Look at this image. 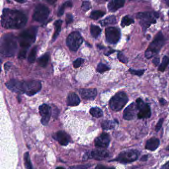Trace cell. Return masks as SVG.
<instances>
[{
  "mask_svg": "<svg viewBox=\"0 0 169 169\" xmlns=\"http://www.w3.org/2000/svg\"><path fill=\"white\" fill-rule=\"evenodd\" d=\"M79 92L81 97L84 99L94 100L97 95V90L95 88L81 89Z\"/></svg>",
  "mask_w": 169,
  "mask_h": 169,
  "instance_id": "19",
  "label": "cell"
},
{
  "mask_svg": "<svg viewBox=\"0 0 169 169\" xmlns=\"http://www.w3.org/2000/svg\"><path fill=\"white\" fill-rule=\"evenodd\" d=\"M160 140L156 137H152L146 141V149L150 151H154L158 148L159 146Z\"/></svg>",
  "mask_w": 169,
  "mask_h": 169,
  "instance_id": "22",
  "label": "cell"
},
{
  "mask_svg": "<svg viewBox=\"0 0 169 169\" xmlns=\"http://www.w3.org/2000/svg\"><path fill=\"white\" fill-rule=\"evenodd\" d=\"M163 118H161V119H160L158 123L157 124L156 126V128H155V130H156V131L158 132V131L160 130V129H161V127H162V124H163Z\"/></svg>",
  "mask_w": 169,
  "mask_h": 169,
  "instance_id": "41",
  "label": "cell"
},
{
  "mask_svg": "<svg viewBox=\"0 0 169 169\" xmlns=\"http://www.w3.org/2000/svg\"><path fill=\"white\" fill-rule=\"evenodd\" d=\"M17 49V39L12 34L4 35L1 42V52L5 57L14 56Z\"/></svg>",
  "mask_w": 169,
  "mask_h": 169,
  "instance_id": "2",
  "label": "cell"
},
{
  "mask_svg": "<svg viewBox=\"0 0 169 169\" xmlns=\"http://www.w3.org/2000/svg\"><path fill=\"white\" fill-rule=\"evenodd\" d=\"M17 3H25L27 1H17Z\"/></svg>",
  "mask_w": 169,
  "mask_h": 169,
  "instance_id": "50",
  "label": "cell"
},
{
  "mask_svg": "<svg viewBox=\"0 0 169 169\" xmlns=\"http://www.w3.org/2000/svg\"><path fill=\"white\" fill-rule=\"evenodd\" d=\"M67 102L69 106H77L80 104V100L77 94L71 92L67 96Z\"/></svg>",
  "mask_w": 169,
  "mask_h": 169,
  "instance_id": "21",
  "label": "cell"
},
{
  "mask_svg": "<svg viewBox=\"0 0 169 169\" xmlns=\"http://www.w3.org/2000/svg\"><path fill=\"white\" fill-rule=\"evenodd\" d=\"M160 169H169V161L163 165Z\"/></svg>",
  "mask_w": 169,
  "mask_h": 169,
  "instance_id": "45",
  "label": "cell"
},
{
  "mask_svg": "<svg viewBox=\"0 0 169 169\" xmlns=\"http://www.w3.org/2000/svg\"><path fill=\"white\" fill-rule=\"evenodd\" d=\"M147 159V156H146H146H143L141 159L142 161H146Z\"/></svg>",
  "mask_w": 169,
  "mask_h": 169,
  "instance_id": "49",
  "label": "cell"
},
{
  "mask_svg": "<svg viewBox=\"0 0 169 169\" xmlns=\"http://www.w3.org/2000/svg\"><path fill=\"white\" fill-rule=\"evenodd\" d=\"M165 2H166V4H167V5L169 6V1H165Z\"/></svg>",
  "mask_w": 169,
  "mask_h": 169,
  "instance_id": "52",
  "label": "cell"
},
{
  "mask_svg": "<svg viewBox=\"0 0 169 169\" xmlns=\"http://www.w3.org/2000/svg\"><path fill=\"white\" fill-rule=\"evenodd\" d=\"M49 54L47 53L39 58L38 60V64L39 66L41 67H46L49 62Z\"/></svg>",
  "mask_w": 169,
  "mask_h": 169,
  "instance_id": "26",
  "label": "cell"
},
{
  "mask_svg": "<svg viewBox=\"0 0 169 169\" xmlns=\"http://www.w3.org/2000/svg\"><path fill=\"white\" fill-rule=\"evenodd\" d=\"M56 169H65L64 168H63V167H57Z\"/></svg>",
  "mask_w": 169,
  "mask_h": 169,
  "instance_id": "51",
  "label": "cell"
},
{
  "mask_svg": "<svg viewBox=\"0 0 169 169\" xmlns=\"http://www.w3.org/2000/svg\"><path fill=\"white\" fill-rule=\"evenodd\" d=\"M139 154V152L137 150H128L120 152L112 161L119 162L122 164L130 163L137 160Z\"/></svg>",
  "mask_w": 169,
  "mask_h": 169,
  "instance_id": "7",
  "label": "cell"
},
{
  "mask_svg": "<svg viewBox=\"0 0 169 169\" xmlns=\"http://www.w3.org/2000/svg\"><path fill=\"white\" fill-rule=\"evenodd\" d=\"M167 150H169V147H168L167 148Z\"/></svg>",
  "mask_w": 169,
  "mask_h": 169,
  "instance_id": "53",
  "label": "cell"
},
{
  "mask_svg": "<svg viewBox=\"0 0 169 169\" xmlns=\"http://www.w3.org/2000/svg\"><path fill=\"white\" fill-rule=\"evenodd\" d=\"M160 103L162 104V105H165V104L167 102L164 99H160Z\"/></svg>",
  "mask_w": 169,
  "mask_h": 169,
  "instance_id": "47",
  "label": "cell"
},
{
  "mask_svg": "<svg viewBox=\"0 0 169 169\" xmlns=\"http://www.w3.org/2000/svg\"><path fill=\"white\" fill-rule=\"evenodd\" d=\"M73 6V4L71 2H66L65 3H63V5L59 8L58 15V17H61L64 14V10L67 8H70Z\"/></svg>",
  "mask_w": 169,
  "mask_h": 169,
  "instance_id": "27",
  "label": "cell"
},
{
  "mask_svg": "<svg viewBox=\"0 0 169 169\" xmlns=\"http://www.w3.org/2000/svg\"><path fill=\"white\" fill-rule=\"evenodd\" d=\"M116 122L114 120H104L101 124L102 129L105 130H112L115 127Z\"/></svg>",
  "mask_w": 169,
  "mask_h": 169,
  "instance_id": "25",
  "label": "cell"
},
{
  "mask_svg": "<svg viewBox=\"0 0 169 169\" xmlns=\"http://www.w3.org/2000/svg\"><path fill=\"white\" fill-rule=\"evenodd\" d=\"M24 160L25 166L27 169H33L32 168V164L30 159V154L27 152L25 153V154L24 155Z\"/></svg>",
  "mask_w": 169,
  "mask_h": 169,
  "instance_id": "34",
  "label": "cell"
},
{
  "mask_svg": "<svg viewBox=\"0 0 169 169\" xmlns=\"http://www.w3.org/2000/svg\"><path fill=\"white\" fill-rule=\"evenodd\" d=\"M66 23L67 24H69L71 23L73 21V17L72 14H68L66 15Z\"/></svg>",
  "mask_w": 169,
  "mask_h": 169,
  "instance_id": "42",
  "label": "cell"
},
{
  "mask_svg": "<svg viewBox=\"0 0 169 169\" xmlns=\"http://www.w3.org/2000/svg\"><path fill=\"white\" fill-rule=\"evenodd\" d=\"M106 41L109 43L116 44L119 42L120 37V30L116 27H109L105 30Z\"/></svg>",
  "mask_w": 169,
  "mask_h": 169,
  "instance_id": "11",
  "label": "cell"
},
{
  "mask_svg": "<svg viewBox=\"0 0 169 169\" xmlns=\"http://www.w3.org/2000/svg\"><path fill=\"white\" fill-rule=\"evenodd\" d=\"M117 22V21L115 15H110L105 18L104 20L100 21L99 23L102 27H105L111 24H115Z\"/></svg>",
  "mask_w": 169,
  "mask_h": 169,
  "instance_id": "23",
  "label": "cell"
},
{
  "mask_svg": "<svg viewBox=\"0 0 169 169\" xmlns=\"http://www.w3.org/2000/svg\"><path fill=\"white\" fill-rule=\"evenodd\" d=\"M53 138L61 146H66L69 144L70 137L69 135L64 131H59L53 136Z\"/></svg>",
  "mask_w": 169,
  "mask_h": 169,
  "instance_id": "18",
  "label": "cell"
},
{
  "mask_svg": "<svg viewBox=\"0 0 169 169\" xmlns=\"http://www.w3.org/2000/svg\"><path fill=\"white\" fill-rule=\"evenodd\" d=\"M159 17V14L156 12H139L136 14V18L139 20L142 30L146 32L151 24L156 23V20Z\"/></svg>",
  "mask_w": 169,
  "mask_h": 169,
  "instance_id": "5",
  "label": "cell"
},
{
  "mask_svg": "<svg viewBox=\"0 0 169 169\" xmlns=\"http://www.w3.org/2000/svg\"><path fill=\"white\" fill-rule=\"evenodd\" d=\"M136 105L135 103H131L130 105L126 108L123 113V118L126 120H132L137 115Z\"/></svg>",
  "mask_w": 169,
  "mask_h": 169,
  "instance_id": "15",
  "label": "cell"
},
{
  "mask_svg": "<svg viewBox=\"0 0 169 169\" xmlns=\"http://www.w3.org/2000/svg\"><path fill=\"white\" fill-rule=\"evenodd\" d=\"M110 142V137L106 133H102L95 140V146L100 148H106Z\"/></svg>",
  "mask_w": 169,
  "mask_h": 169,
  "instance_id": "17",
  "label": "cell"
},
{
  "mask_svg": "<svg viewBox=\"0 0 169 169\" xmlns=\"http://www.w3.org/2000/svg\"><path fill=\"white\" fill-rule=\"evenodd\" d=\"M27 18L23 13L17 10L5 8L1 16V24L7 29L18 30L27 23Z\"/></svg>",
  "mask_w": 169,
  "mask_h": 169,
  "instance_id": "1",
  "label": "cell"
},
{
  "mask_svg": "<svg viewBox=\"0 0 169 169\" xmlns=\"http://www.w3.org/2000/svg\"><path fill=\"white\" fill-rule=\"evenodd\" d=\"M37 47V46H34L31 50L28 57V61L30 63H33L35 61L36 57Z\"/></svg>",
  "mask_w": 169,
  "mask_h": 169,
  "instance_id": "33",
  "label": "cell"
},
{
  "mask_svg": "<svg viewBox=\"0 0 169 169\" xmlns=\"http://www.w3.org/2000/svg\"><path fill=\"white\" fill-rule=\"evenodd\" d=\"M117 59H119L120 61H121L122 63L126 64L127 62V59L124 55L122 53H119L117 54Z\"/></svg>",
  "mask_w": 169,
  "mask_h": 169,
  "instance_id": "40",
  "label": "cell"
},
{
  "mask_svg": "<svg viewBox=\"0 0 169 169\" xmlns=\"http://www.w3.org/2000/svg\"><path fill=\"white\" fill-rule=\"evenodd\" d=\"M136 103L138 111L137 115L138 119H147L151 117V109L148 104L144 103L141 98H138Z\"/></svg>",
  "mask_w": 169,
  "mask_h": 169,
  "instance_id": "10",
  "label": "cell"
},
{
  "mask_svg": "<svg viewBox=\"0 0 169 169\" xmlns=\"http://www.w3.org/2000/svg\"><path fill=\"white\" fill-rule=\"evenodd\" d=\"M152 63L155 66H158L159 64L160 63V58L159 57L154 58L153 60H152Z\"/></svg>",
  "mask_w": 169,
  "mask_h": 169,
  "instance_id": "44",
  "label": "cell"
},
{
  "mask_svg": "<svg viewBox=\"0 0 169 169\" xmlns=\"http://www.w3.org/2000/svg\"><path fill=\"white\" fill-rule=\"evenodd\" d=\"M110 70V68L107 65L102 63H100L97 67V71L98 73H103Z\"/></svg>",
  "mask_w": 169,
  "mask_h": 169,
  "instance_id": "35",
  "label": "cell"
},
{
  "mask_svg": "<svg viewBox=\"0 0 169 169\" xmlns=\"http://www.w3.org/2000/svg\"><path fill=\"white\" fill-rule=\"evenodd\" d=\"M41 87V83L38 80L24 82L23 93L28 96H33L38 93L40 90Z\"/></svg>",
  "mask_w": 169,
  "mask_h": 169,
  "instance_id": "12",
  "label": "cell"
},
{
  "mask_svg": "<svg viewBox=\"0 0 169 169\" xmlns=\"http://www.w3.org/2000/svg\"><path fill=\"white\" fill-rule=\"evenodd\" d=\"M83 38L80 32L74 31L70 34L67 39V44L69 49L77 51L83 43Z\"/></svg>",
  "mask_w": 169,
  "mask_h": 169,
  "instance_id": "8",
  "label": "cell"
},
{
  "mask_svg": "<svg viewBox=\"0 0 169 169\" xmlns=\"http://www.w3.org/2000/svg\"><path fill=\"white\" fill-rule=\"evenodd\" d=\"M62 23H63V21L61 20H58L55 22L54 25L55 27V31L54 33L53 36L52 37V40L53 41L56 40L58 36H59V34L60 33Z\"/></svg>",
  "mask_w": 169,
  "mask_h": 169,
  "instance_id": "24",
  "label": "cell"
},
{
  "mask_svg": "<svg viewBox=\"0 0 169 169\" xmlns=\"http://www.w3.org/2000/svg\"><path fill=\"white\" fill-rule=\"evenodd\" d=\"M11 63H6V64H5L4 67L5 69V70H8V69H9V67H10V66H11Z\"/></svg>",
  "mask_w": 169,
  "mask_h": 169,
  "instance_id": "46",
  "label": "cell"
},
{
  "mask_svg": "<svg viewBox=\"0 0 169 169\" xmlns=\"http://www.w3.org/2000/svg\"><path fill=\"white\" fill-rule=\"evenodd\" d=\"M168 14H169V13H168Z\"/></svg>",
  "mask_w": 169,
  "mask_h": 169,
  "instance_id": "54",
  "label": "cell"
},
{
  "mask_svg": "<svg viewBox=\"0 0 169 169\" xmlns=\"http://www.w3.org/2000/svg\"><path fill=\"white\" fill-rule=\"evenodd\" d=\"M129 71L131 74L136 75L138 77H141V76H142L145 72V70H136L130 69L129 70Z\"/></svg>",
  "mask_w": 169,
  "mask_h": 169,
  "instance_id": "36",
  "label": "cell"
},
{
  "mask_svg": "<svg viewBox=\"0 0 169 169\" xmlns=\"http://www.w3.org/2000/svg\"><path fill=\"white\" fill-rule=\"evenodd\" d=\"M37 30L38 28L37 27H30L20 34L18 40L21 48L28 49L31 44L35 42Z\"/></svg>",
  "mask_w": 169,
  "mask_h": 169,
  "instance_id": "3",
  "label": "cell"
},
{
  "mask_svg": "<svg viewBox=\"0 0 169 169\" xmlns=\"http://www.w3.org/2000/svg\"><path fill=\"white\" fill-rule=\"evenodd\" d=\"M125 1L124 0H114L110 2L108 4V8L111 12H115L119 8L123 7Z\"/></svg>",
  "mask_w": 169,
  "mask_h": 169,
  "instance_id": "20",
  "label": "cell"
},
{
  "mask_svg": "<svg viewBox=\"0 0 169 169\" xmlns=\"http://www.w3.org/2000/svg\"><path fill=\"white\" fill-rule=\"evenodd\" d=\"M50 11L47 7L42 4H39L35 7L33 14V19L35 21L42 23L48 17Z\"/></svg>",
  "mask_w": 169,
  "mask_h": 169,
  "instance_id": "9",
  "label": "cell"
},
{
  "mask_svg": "<svg viewBox=\"0 0 169 169\" xmlns=\"http://www.w3.org/2000/svg\"><path fill=\"white\" fill-rule=\"evenodd\" d=\"M129 99L125 92L123 91L117 92L109 102V105L112 110L117 112L121 110L125 106Z\"/></svg>",
  "mask_w": 169,
  "mask_h": 169,
  "instance_id": "6",
  "label": "cell"
},
{
  "mask_svg": "<svg viewBox=\"0 0 169 169\" xmlns=\"http://www.w3.org/2000/svg\"><path fill=\"white\" fill-rule=\"evenodd\" d=\"M90 113L93 117H100L103 115L102 110L98 107L91 108L90 110Z\"/></svg>",
  "mask_w": 169,
  "mask_h": 169,
  "instance_id": "28",
  "label": "cell"
},
{
  "mask_svg": "<svg viewBox=\"0 0 169 169\" xmlns=\"http://www.w3.org/2000/svg\"><path fill=\"white\" fill-rule=\"evenodd\" d=\"M165 37L162 32L160 31L157 34L146 51L145 56L147 59H150L157 54L165 44Z\"/></svg>",
  "mask_w": 169,
  "mask_h": 169,
  "instance_id": "4",
  "label": "cell"
},
{
  "mask_svg": "<svg viewBox=\"0 0 169 169\" xmlns=\"http://www.w3.org/2000/svg\"><path fill=\"white\" fill-rule=\"evenodd\" d=\"M39 112L41 116L42 117L41 119V123L42 124L46 126L49 123V120L50 119L51 111V108L49 105L47 104H43L39 107Z\"/></svg>",
  "mask_w": 169,
  "mask_h": 169,
  "instance_id": "16",
  "label": "cell"
},
{
  "mask_svg": "<svg viewBox=\"0 0 169 169\" xmlns=\"http://www.w3.org/2000/svg\"><path fill=\"white\" fill-rule=\"evenodd\" d=\"M95 169H115L114 167H107L102 165H98L96 167Z\"/></svg>",
  "mask_w": 169,
  "mask_h": 169,
  "instance_id": "43",
  "label": "cell"
},
{
  "mask_svg": "<svg viewBox=\"0 0 169 169\" xmlns=\"http://www.w3.org/2000/svg\"><path fill=\"white\" fill-rule=\"evenodd\" d=\"M27 50L28 49L21 48V50H20V52H19V53H18V58L20 59H25V57H26V55H27Z\"/></svg>",
  "mask_w": 169,
  "mask_h": 169,
  "instance_id": "38",
  "label": "cell"
},
{
  "mask_svg": "<svg viewBox=\"0 0 169 169\" xmlns=\"http://www.w3.org/2000/svg\"><path fill=\"white\" fill-rule=\"evenodd\" d=\"M84 62V59H81V58H78L73 63L74 67V68H78L83 64V63Z\"/></svg>",
  "mask_w": 169,
  "mask_h": 169,
  "instance_id": "39",
  "label": "cell"
},
{
  "mask_svg": "<svg viewBox=\"0 0 169 169\" xmlns=\"http://www.w3.org/2000/svg\"><path fill=\"white\" fill-rule=\"evenodd\" d=\"M114 51H115L112 50H111L108 51V52H107V53L105 55H107V56H109V55H110L111 54H112L113 53H114Z\"/></svg>",
  "mask_w": 169,
  "mask_h": 169,
  "instance_id": "48",
  "label": "cell"
},
{
  "mask_svg": "<svg viewBox=\"0 0 169 169\" xmlns=\"http://www.w3.org/2000/svg\"><path fill=\"white\" fill-rule=\"evenodd\" d=\"M6 86L8 89L13 92L23 93V81L17 80H11L6 83Z\"/></svg>",
  "mask_w": 169,
  "mask_h": 169,
  "instance_id": "14",
  "label": "cell"
},
{
  "mask_svg": "<svg viewBox=\"0 0 169 169\" xmlns=\"http://www.w3.org/2000/svg\"><path fill=\"white\" fill-rule=\"evenodd\" d=\"M109 153L105 150L96 149L91 151L90 153L86 154L84 155L83 159L87 160L88 159H94L96 160H103L109 157Z\"/></svg>",
  "mask_w": 169,
  "mask_h": 169,
  "instance_id": "13",
  "label": "cell"
},
{
  "mask_svg": "<svg viewBox=\"0 0 169 169\" xmlns=\"http://www.w3.org/2000/svg\"><path fill=\"white\" fill-rule=\"evenodd\" d=\"M169 64V57L168 56H165L162 60V63L158 68V70L161 72H163L166 69L168 64Z\"/></svg>",
  "mask_w": 169,
  "mask_h": 169,
  "instance_id": "31",
  "label": "cell"
},
{
  "mask_svg": "<svg viewBox=\"0 0 169 169\" xmlns=\"http://www.w3.org/2000/svg\"><path fill=\"white\" fill-rule=\"evenodd\" d=\"M105 14L106 13L104 11H100V10H96V11H92L90 14V17L93 20H98L101 17H103Z\"/></svg>",
  "mask_w": 169,
  "mask_h": 169,
  "instance_id": "29",
  "label": "cell"
},
{
  "mask_svg": "<svg viewBox=\"0 0 169 169\" xmlns=\"http://www.w3.org/2000/svg\"><path fill=\"white\" fill-rule=\"evenodd\" d=\"M134 23V20L133 18H131L129 16H124L123 18H122V21L120 25L123 27L129 26L131 24L133 23Z\"/></svg>",
  "mask_w": 169,
  "mask_h": 169,
  "instance_id": "32",
  "label": "cell"
},
{
  "mask_svg": "<svg viewBox=\"0 0 169 169\" xmlns=\"http://www.w3.org/2000/svg\"><path fill=\"white\" fill-rule=\"evenodd\" d=\"M91 35L94 38H97L99 36L101 32V30L99 27L95 25H91L90 28Z\"/></svg>",
  "mask_w": 169,
  "mask_h": 169,
  "instance_id": "30",
  "label": "cell"
},
{
  "mask_svg": "<svg viewBox=\"0 0 169 169\" xmlns=\"http://www.w3.org/2000/svg\"><path fill=\"white\" fill-rule=\"evenodd\" d=\"M81 7L84 11H87L91 8V4L89 1L83 2Z\"/></svg>",
  "mask_w": 169,
  "mask_h": 169,
  "instance_id": "37",
  "label": "cell"
}]
</instances>
